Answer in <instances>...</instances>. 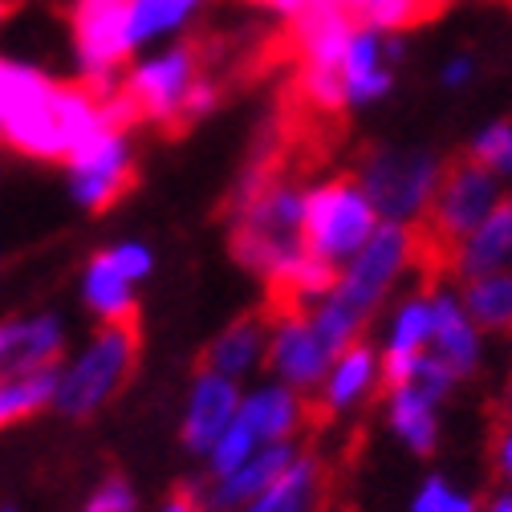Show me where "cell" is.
Instances as JSON below:
<instances>
[{
	"label": "cell",
	"mask_w": 512,
	"mask_h": 512,
	"mask_svg": "<svg viewBox=\"0 0 512 512\" xmlns=\"http://www.w3.org/2000/svg\"><path fill=\"white\" fill-rule=\"evenodd\" d=\"M301 196L305 183L293 175L269 163H248L228 204V240L244 273H252L281 301L309 309L334 289L338 273L305 252Z\"/></svg>",
	"instance_id": "cell-1"
},
{
	"label": "cell",
	"mask_w": 512,
	"mask_h": 512,
	"mask_svg": "<svg viewBox=\"0 0 512 512\" xmlns=\"http://www.w3.org/2000/svg\"><path fill=\"white\" fill-rule=\"evenodd\" d=\"M423 228L411 224H387L382 220L374 236L354 252V261L338 269L334 289L309 305L317 330L326 334L334 350H346L370 334L378 313L387 309L403 289L419 285V269L427 261Z\"/></svg>",
	"instance_id": "cell-2"
},
{
	"label": "cell",
	"mask_w": 512,
	"mask_h": 512,
	"mask_svg": "<svg viewBox=\"0 0 512 512\" xmlns=\"http://www.w3.org/2000/svg\"><path fill=\"white\" fill-rule=\"evenodd\" d=\"M135 362H139V338L131 326H94L57 362L53 411L74 423L102 415L131 382Z\"/></svg>",
	"instance_id": "cell-3"
},
{
	"label": "cell",
	"mask_w": 512,
	"mask_h": 512,
	"mask_svg": "<svg viewBox=\"0 0 512 512\" xmlns=\"http://www.w3.org/2000/svg\"><path fill=\"white\" fill-rule=\"evenodd\" d=\"M208 66L196 41H167L143 49L126 61L118 78V98L131 114V122L151 126H187V102L204 82Z\"/></svg>",
	"instance_id": "cell-4"
},
{
	"label": "cell",
	"mask_w": 512,
	"mask_h": 512,
	"mask_svg": "<svg viewBox=\"0 0 512 512\" xmlns=\"http://www.w3.org/2000/svg\"><path fill=\"white\" fill-rule=\"evenodd\" d=\"M382 216L374 212L362 183L346 175H317L301 196V240L305 252L317 256L334 273L354 261V252L374 236Z\"/></svg>",
	"instance_id": "cell-5"
},
{
	"label": "cell",
	"mask_w": 512,
	"mask_h": 512,
	"mask_svg": "<svg viewBox=\"0 0 512 512\" xmlns=\"http://www.w3.org/2000/svg\"><path fill=\"white\" fill-rule=\"evenodd\" d=\"M443 171H447V159L439 151H431V147L382 143V147H370L358 159L354 179L362 183L374 212L387 224L423 228Z\"/></svg>",
	"instance_id": "cell-6"
},
{
	"label": "cell",
	"mask_w": 512,
	"mask_h": 512,
	"mask_svg": "<svg viewBox=\"0 0 512 512\" xmlns=\"http://www.w3.org/2000/svg\"><path fill=\"white\" fill-rule=\"evenodd\" d=\"M139 147L131 126L110 122L98 135H90L74 155H66L61 175H66V196L82 212H110L135 183Z\"/></svg>",
	"instance_id": "cell-7"
},
{
	"label": "cell",
	"mask_w": 512,
	"mask_h": 512,
	"mask_svg": "<svg viewBox=\"0 0 512 512\" xmlns=\"http://www.w3.org/2000/svg\"><path fill=\"white\" fill-rule=\"evenodd\" d=\"M488 334L468 317L456 285H435V330L427 362L415 370V382L431 387L435 395L452 399L464 382H472L488 366Z\"/></svg>",
	"instance_id": "cell-8"
},
{
	"label": "cell",
	"mask_w": 512,
	"mask_h": 512,
	"mask_svg": "<svg viewBox=\"0 0 512 512\" xmlns=\"http://www.w3.org/2000/svg\"><path fill=\"white\" fill-rule=\"evenodd\" d=\"M70 53L74 74L90 90H118L126 61L135 57L126 33V0H74L70 5Z\"/></svg>",
	"instance_id": "cell-9"
},
{
	"label": "cell",
	"mask_w": 512,
	"mask_h": 512,
	"mask_svg": "<svg viewBox=\"0 0 512 512\" xmlns=\"http://www.w3.org/2000/svg\"><path fill=\"white\" fill-rule=\"evenodd\" d=\"M354 17L342 5L317 9L293 25V61H297V94L317 114H342L338 102V70L354 33Z\"/></svg>",
	"instance_id": "cell-10"
},
{
	"label": "cell",
	"mask_w": 512,
	"mask_h": 512,
	"mask_svg": "<svg viewBox=\"0 0 512 512\" xmlns=\"http://www.w3.org/2000/svg\"><path fill=\"white\" fill-rule=\"evenodd\" d=\"M500 196H504V187L484 167H476L468 155L447 163V171L435 187V200L427 208V220H423L427 248H435L443 256L447 248L468 240L488 220V212L500 204Z\"/></svg>",
	"instance_id": "cell-11"
},
{
	"label": "cell",
	"mask_w": 512,
	"mask_h": 512,
	"mask_svg": "<svg viewBox=\"0 0 512 512\" xmlns=\"http://www.w3.org/2000/svg\"><path fill=\"white\" fill-rule=\"evenodd\" d=\"M334 354L338 350L326 342L322 330H317L313 313L305 305L277 301V309L269 313V358H265L269 378H277L285 387L313 399Z\"/></svg>",
	"instance_id": "cell-12"
},
{
	"label": "cell",
	"mask_w": 512,
	"mask_h": 512,
	"mask_svg": "<svg viewBox=\"0 0 512 512\" xmlns=\"http://www.w3.org/2000/svg\"><path fill=\"white\" fill-rule=\"evenodd\" d=\"M399 66H403V37L370 29L358 21L346 41V53H342V70H338L342 114L387 102L399 82Z\"/></svg>",
	"instance_id": "cell-13"
},
{
	"label": "cell",
	"mask_w": 512,
	"mask_h": 512,
	"mask_svg": "<svg viewBox=\"0 0 512 512\" xmlns=\"http://www.w3.org/2000/svg\"><path fill=\"white\" fill-rule=\"evenodd\" d=\"M435 330V285L403 289L387 309L378 313V354L387 366V382H407L427 362Z\"/></svg>",
	"instance_id": "cell-14"
},
{
	"label": "cell",
	"mask_w": 512,
	"mask_h": 512,
	"mask_svg": "<svg viewBox=\"0 0 512 512\" xmlns=\"http://www.w3.org/2000/svg\"><path fill=\"white\" fill-rule=\"evenodd\" d=\"M382 391H387V366H382L378 346L362 338L330 358V370L322 378V387H317L313 403L330 419H358L370 403L382 399Z\"/></svg>",
	"instance_id": "cell-15"
},
{
	"label": "cell",
	"mask_w": 512,
	"mask_h": 512,
	"mask_svg": "<svg viewBox=\"0 0 512 512\" xmlns=\"http://www.w3.org/2000/svg\"><path fill=\"white\" fill-rule=\"evenodd\" d=\"M240 395H244L240 382H232L208 366L187 382V395L179 407V443H183L187 456H196L204 464V456L216 447V439L236 423Z\"/></svg>",
	"instance_id": "cell-16"
},
{
	"label": "cell",
	"mask_w": 512,
	"mask_h": 512,
	"mask_svg": "<svg viewBox=\"0 0 512 512\" xmlns=\"http://www.w3.org/2000/svg\"><path fill=\"white\" fill-rule=\"evenodd\" d=\"M378 407H382V427L391 431V439L403 447V452H411L419 460L439 452L443 407H447L443 395H435L431 387H423V382L407 378V382H387Z\"/></svg>",
	"instance_id": "cell-17"
},
{
	"label": "cell",
	"mask_w": 512,
	"mask_h": 512,
	"mask_svg": "<svg viewBox=\"0 0 512 512\" xmlns=\"http://www.w3.org/2000/svg\"><path fill=\"white\" fill-rule=\"evenodd\" d=\"M70 350V326L53 309L13 313L0 322V378L25 370H53Z\"/></svg>",
	"instance_id": "cell-18"
},
{
	"label": "cell",
	"mask_w": 512,
	"mask_h": 512,
	"mask_svg": "<svg viewBox=\"0 0 512 512\" xmlns=\"http://www.w3.org/2000/svg\"><path fill=\"white\" fill-rule=\"evenodd\" d=\"M313 399L285 387L277 378H256L240 395V423L261 439V443H301L309 427Z\"/></svg>",
	"instance_id": "cell-19"
},
{
	"label": "cell",
	"mask_w": 512,
	"mask_h": 512,
	"mask_svg": "<svg viewBox=\"0 0 512 512\" xmlns=\"http://www.w3.org/2000/svg\"><path fill=\"white\" fill-rule=\"evenodd\" d=\"M443 273L452 285L480 273H512V187L468 240L443 252Z\"/></svg>",
	"instance_id": "cell-20"
},
{
	"label": "cell",
	"mask_w": 512,
	"mask_h": 512,
	"mask_svg": "<svg viewBox=\"0 0 512 512\" xmlns=\"http://www.w3.org/2000/svg\"><path fill=\"white\" fill-rule=\"evenodd\" d=\"M297 456H301V443H265L248 464L204 480V488H200L204 508L208 512H240L248 500L261 496Z\"/></svg>",
	"instance_id": "cell-21"
},
{
	"label": "cell",
	"mask_w": 512,
	"mask_h": 512,
	"mask_svg": "<svg viewBox=\"0 0 512 512\" xmlns=\"http://www.w3.org/2000/svg\"><path fill=\"white\" fill-rule=\"evenodd\" d=\"M265 358H269V317L261 313H244V317H232L228 326H220L204 350V366L240 382L265 378Z\"/></svg>",
	"instance_id": "cell-22"
},
{
	"label": "cell",
	"mask_w": 512,
	"mask_h": 512,
	"mask_svg": "<svg viewBox=\"0 0 512 512\" xmlns=\"http://www.w3.org/2000/svg\"><path fill=\"white\" fill-rule=\"evenodd\" d=\"M139 281L122 273L106 248H98L78 273V301L94 317V326H131L139 309Z\"/></svg>",
	"instance_id": "cell-23"
},
{
	"label": "cell",
	"mask_w": 512,
	"mask_h": 512,
	"mask_svg": "<svg viewBox=\"0 0 512 512\" xmlns=\"http://www.w3.org/2000/svg\"><path fill=\"white\" fill-rule=\"evenodd\" d=\"M212 0H126V33L131 49H155L167 41H183Z\"/></svg>",
	"instance_id": "cell-24"
},
{
	"label": "cell",
	"mask_w": 512,
	"mask_h": 512,
	"mask_svg": "<svg viewBox=\"0 0 512 512\" xmlns=\"http://www.w3.org/2000/svg\"><path fill=\"white\" fill-rule=\"evenodd\" d=\"M240 512H326V464L305 452Z\"/></svg>",
	"instance_id": "cell-25"
},
{
	"label": "cell",
	"mask_w": 512,
	"mask_h": 512,
	"mask_svg": "<svg viewBox=\"0 0 512 512\" xmlns=\"http://www.w3.org/2000/svg\"><path fill=\"white\" fill-rule=\"evenodd\" d=\"M456 293L488 338H512V273H480L456 281Z\"/></svg>",
	"instance_id": "cell-26"
},
{
	"label": "cell",
	"mask_w": 512,
	"mask_h": 512,
	"mask_svg": "<svg viewBox=\"0 0 512 512\" xmlns=\"http://www.w3.org/2000/svg\"><path fill=\"white\" fill-rule=\"evenodd\" d=\"M57 78L41 66H33V61L25 57H13V53H0V139H5L13 126L21 122V114L29 106H37L49 86Z\"/></svg>",
	"instance_id": "cell-27"
},
{
	"label": "cell",
	"mask_w": 512,
	"mask_h": 512,
	"mask_svg": "<svg viewBox=\"0 0 512 512\" xmlns=\"http://www.w3.org/2000/svg\"><path fill=\"white\" fill-rule=\"evenodd\" d=\"M53 387H57V366L0 378V431L21 427V423L53 411Z\"/></svg>",
	"instance_id": "cell-28"
},
{
	"label": "cell",
	"mask_w": 512,
	"mask_h": 512,
	"mask_svg": "<svg viewBox=\"0 0 512 512\" xmlns=\"http://www.w3.org/2000/svg\"><path fill=\"white\" fill-rule=\"evenodd\" d=\"M338 5L354 21H362L370 29H382V33H399V37L439 9L435 0H338Z\"/></svg>",
	"instance_id": "cell-29"
},
{
	"label": "cell",
	"mask_w": 512,
	"mask_h": 512,
	"mask_svg": "<svg viewBox=\"0 0 512 512\" xmlns=\"http://www.w3.org/2000/svg\"><path fill=\"white\" fill-rule=\"evenodd\" d=\"M464 155L508 191L512 187V118H492L480 131H472Z\"/></svg>",
	"instance_id": "cell-30"
},
{
	"label": "cell",
	"mask_w": 512,
	"mask_h": 512,
	"mask_svg": "<svg viewBox=\"0 0 512 512\" xmlns=\"http://www.w3.org/2000/svg\"><path fill=\"white\" fill-rule=\"evenodd\" d=\"M407 512H480V496L472 488H464L456 476L431 472L415 484Z\"/></svg>",
	"instance_id": "cell-31"
},
{
	"label": "cell",
	"mask_w": 512,
	"mask_h": 512,
	"mask_svg": "<svg viewBox=\"0 0 512 512\" xmlns=\"http://www.w3.org/2000/svg\"><path fill=\"white\" fill-rule=\"evenodd\" d=\"M261 439H256L244 423H240V415H236V423L216 439V447L204 456V472L208 476H224V472H232V468H240V464H248L256 452H261Z\"/></svg>",
	"instance_id": "cell-32"
},
{
	"label": "cell",
	"mask_w": 512,
	"mask_h": 512,
	"mask_svg": "<svg viewBox=\"0 0 512 512\" xmlns=\"http://www.w3.org/2000/svg\"><path fill=\"white\" fill-rule=\"evenodd\" d=\"M106 252L122 265V273L131 281H139V285L151 281V273H155V244H147L143 236H118V240L106 244Z\"/></svg>",
	"instance_id": "cell-33"
},
{
	"label": "cell",
	"mask_w": 512,
	"mask_h": 512,
	"mask_svg": "<svg viewBox=\"0 0 512 512\" xmlns=\"http://www.w3.org/2000/svg\"><path fill=\"white\" fill-rule=\"evenodd\" d=\"M82 512H143V504H139V492H135L131 480L106 476V480L82 500Z\"/></svg>",
	"instance_id": "cell-34"
},
{
	"label": "cell",
	"mask_w": 512,
	"mask_h": 512,
	"mask_svg": "<svg viewBox=\"0 0 512 512\" xmlns=\"http://www.w3.org/2000/svg\"><path fill=\"white\" fill-rule=\"evenodd\" d=\"M476 78H480V61H476V53H468V49L452 53V57H447L443 66H439V86H443V90H452V94L472 90Z\"/></svg>",
	"instance_id": "cell-35"
},
{
	"label": "cell",
	"mask_w": 512,
	"mask_h": 512,
	"mask_svg": "<svg viewBox=\"0 0 512 512\" xmlns=\"http://www.w3.org/2000/svg\"><path fill=\"white\" fill-rule=\"evenodd\" d=\"M488 464L500 488L512 492V419H500L492 431V447H488Z\"/></svg>",
	"instance_id": "cell-36"
},
{
	"label": "cell",
	"mask_w": 512,
	"mask_h": 512,
	"mask_svg": "<svg viewBox=\"0 0 512 512\" xmlns=\"http://www.w3.org/2000/svg\"><path fill=\"white\" fill-rule=\"evenodd\" d=\"M273 21H281V25H297V21H305L309 13H317V9H330V5H338V0H256Z\"/></svg>",
	"instance_id": "cell-37"
},
{
	"label": "cell",
	"mask_w": 512,
	"mask_h": 512,
	"mask_svg": "<svg viewBox=\"0 0 512 512\" xmlns=\"http://www.w3.org/2000/svg\"><path fill=\"white\" fill-rule=\"evenodd\" d=\"M155 512H208V508H204L200 492H171L167 500H159Z\"/></svg>",
	"instance_id": "cell-38"
},
{
	"label": "cell",
	"mask_w": 512,
	"mask_h": 512,
	"mask_svg": "<svg viewBox=\"0 0 512 512\" xmlns=\"http://www.w3.org/2000/svg\"><path fill=\"white\" fill-rule=\"evenodd\" d=\"M480 512H512V492H508V488H496V492L480 504Z\"/></svg>",
	"instance_id": "cell-39"
},
{
	"label": "cell",
	"mask_w": 512,
	"mask_h": 512,
	"mask_svg": "<svg viewBox=\"0 0 512 512\" xmlns=\"http://www.w3.org/2000/svg\"><path fill=\"white\" fill-rule=\"evenodd\" d=\"M496 411H500V419H512V374L500 382V399H496Z\"/></svg>",
	"instance_id": "cell-40"
},
{
	"label": "cell",
	"mask_w": 512,
	"mask_h": 512,
	"mask_svg": "<svg viewBox=\"0 0 512 512\" xmlns=\"http://www.w3.org/2000/svg\"><path fill=\"white\" fill-rule=\"evenodd\" d=\"M13 17V0H0V25H5Z\"/></svg>",
	"instance_id": "cell-41"
},
{
	"label": "cell",
	"mask_w": 512,
	"mask_h": 512,
	"mask_svg": "<svg viewBox=\"0 0 512 512\" xmlns=\"http://www.w3.org/2000/svg\"><path fill=\"white\" fill-rule=\"evenodd\" d=\"M0 512H21V508L17 504H0Z\"/></svg>",
	"instance_id": "cell-42"
},
{
	"label": "cell",
	"mask_w": 512,
	"mask_h": 512,
	"mask_svg": "<svg viewBox=\"0 0 512 512\" xmlns=\"http://www.w3.org/2000/svg\"><path fill=\"white\" fill-rule=\"evenodd\" d=\"M435 5H447V0H435Z\"/></svg>",
	"instance_id": "cell-43"
}]
</instances>
